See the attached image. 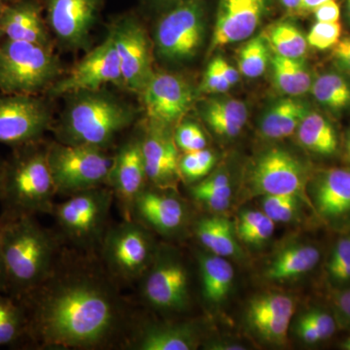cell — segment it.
Masks as SVG:
<instances>
[{
	"label": "cell",
	"mask_w": 350,
	"mask_h": 350,
	"mask_svg": "<svg viewBox=\"0 0 350 350\" xmlns=\"http://www.w3.org/2000/svg\"><path fill=\"white\" fill-rule=\"evenodd\" d=\"M113 199L110 189H91L69 196L52 213L68 241L82 250H92L103 243Z\"/></svg>",
	"instance_id": "cell-7"
},
{
	"label": "cell",
	"mask_w": 350,
	"mask_h": 350,
	"mask_svg": "<svg viewBox=\"0 0 350 350\" xmlns=\"http://www.w3.org/2000/svg\"><path fill=\"white\" fill-rule=\"evenodd\" d=\"M46 22L57 41L69 50L84 49L105 0H40Z\"/></svg>",
	"instance_id": "cell-13"
},
{
	"label": "cell",
	"mask_w": 350,
	"mask_h": 350,
	"mask_svg": "<svg viewBox=\"0 0 350 350\" xmlns=\"http://www.w3.org/2000/svg\"><path fill=\"white\" fill-rule=\"evenodd\" d=\"M216 62H217L219 68L222 71L223 75L225 76L226 80L228 83L231 85V87H234V85L238 84L239 81V71L238 69L232 66L231 64L228 63L226 59L223 57H215Z\"/></svg>",
	"instance_id": "cell-49"
},
{
	"label": "cell",
	"mask_w": 350,
	"mask_h": 350,
	"mask_svg": "<svg viewBox=\"0 0 350 350\" xmlns=\"http://www.w3.org/2000/svg\"><path fill=\"white\" fill-rule=\"evenodd\" d=\"M108 84L125 89L118 54L110 36L90 51L63 79L57 80L47 93L51 96H69L80 92L100 91Z\"/></svg>",
	"instance_id": "cell-12"
},
{
	"label": "cell",
	"mask_w": 350,
	"mask_h": 350,
	"mask_svg": "<svg viewBox=\"0 0 350 350\" xmlns=\"http://www.w3.org/2000/svg\"><path fill=\"white\" fill-rule=\"evenodd\" d=\"M297 196H265L262 211L273 222L289 223L300 213L301 200Z\"/></svg>",
	"instance_id": "cell-39"
},
{
	"label": "cell",
	"mask_w": 350,
	"mask_h": 350,
	"mask_svg": "<svg viewBox=\"0 0 350 350\" xmlns=\"http://www.w3.org/2000/svg\"><path fill=\"white\" fill-rule=\"evenodd\" d=\"M331 57L338 70L350 79V36L340 38L332 48Z\"/></svg>",
	"instance_id": "cell-45"
},
{
	"label": "cell",
	"mask_w": 350,
	"mask_h": 350,
	"mask_svg": "<svg viewBox=\"0 0 350 350\" xmlns=\"http://www.w3.org/2000/svg\"><path fill=\"white\" fill-rule=\"evenodd\" d=\"M271 8V0H219L208 54L252 38Z\"/></svg>",
	"instance_id": "cell-17"
},
{
	"label": "cell",
	"mask_w": 350,
	"mask_h": 350,
	"mask_svg": "<svg viewBox=\"0 0 350 350\" xmlns=\"http://www.w3.org/2000/svg\"><path fill=\"white\" fill-rule=\"evenodd\" d=\"M273 54L288 59H304L308 52L306 36L289 21L269 25L262 33Z\"/></svg>",
	"instance_id": "cell-33"
},
{
	"label": "cell",
	"mask_w": 350,
	"mask_h": 350,
	"mask_svg": "<svg viewBox=\"0 0 350 350\" xmlns=\"http://www.w3.org/2000/svg\"><path fill=\"white\" fill-rule=\"evenodd\" d=\"M312 14L317 22L336 23L340 21V9L336 0H330L317 7Z\"/></svg>",
	"instance_id": "cell-46"
},
{
	"label": "cell",
	"mask_w": 350,
	"mask_h": 350,
	"mask_svg": "<svg viewBox=\"0 0 350 350\" xmlns=\"http://www.w3.org/2000/svg\"><path fill=\"white\" fill-rule=\"evenodd\" d=\"M199 342L197 331L190 324L146 327L138 336L135 349L191 350Z\"/></svg>",
	"instance_id": "cell-27"
},
{
	"label": "cell",
	"mask_w": 350,
	"mask_h": 350,
	"mask_svg": "<svg viewBox=\"0 0 350 350\" xmlns=\"http://www.w3.org/2000/svg\"><path fill=\"white\" fill-rule=\"evenodd\" d=\"M147 123L172 128L195 103L194 88L183 77L172 73H154L140 94Z\"/></svg>",
	"instance_id": "cell-15"
},
{
	"label": "cell",
	"mask_w": 350,
	"mask_h": 350,
	"mask_svg": "<svg viewBox=\"0 0 350 350\" xmlns=\"http://www.w3.org/2000/svg\"><path fill=\"white\" fill-rule=\"evenodd\" d=\"M310 110L306 103L293 96L275 101L262 115L260 133L265 138L273 140L291 137Z\"/></svg>",
	"instance_id": "cell-25"
},
{
	"label": "cell",
	"mask_w": 350,
	"mask_h": 350,
	"mask_svg": "<svg viewBox=\"0 0 350 350\" xmlns=\"http://www.w3.org/2000/svg\"><path fill=\"white\" fill-rule=\"evenodd\" d=\"M330 0H301V5L299 15L306 16L312 14L313 11L321 4L325 3Z\"/></svg>",
	"instance_id": "cell-51"
},
{
	"label": "cell",
	"mask_w": 350,
	"mask_h": 350,
	"mask_svg": "<svg viewBox=\"0 0 350 350\" xmlns=\"http://www.w3.org/2000/svg\"><path fill=\"white\" fill-rule=\"evenodd\" d=\"M0 219L7 293L20 301L51 275L57 261V246L34 216Z\"/></svg>",
	"instance_id": "cell-2"
},
{
	"label": "cell",
	"mask_w": 350,
	"mask_h": 350,
	"mask_svg": "<svg viewBox=\"0 0 350 350\" xmlns=\"http://www.w3.org/2000/svg\"><path fill=\"white\" fill-rule=\"evenodd\" d=\"M174 137L177 147L184 153L206 148L207 142L204 131L193 122H182L177 125Z\"/></svg>",
	"instance_id": "cell-40"
},
{
	"label": "cell",
	"mask_w": 350,
	"mask_h": 350,
	"mask_svg": "<svg viewBox=\"0 0 350 350\" xmlns=\"http://www.w3.org/2000/svg\"><path fill=\"white\" fill-rule=\"evenodd\" d=\"M64 112L59 137L63 144L105 149L135 120V110L103 92H80Z\"/></svg>",
	"instance_id": "cell-4"
},
{
	"label": "cell",
	"mask_w": 350,
	"mask_h": 350,
	"mask_svg": "<svg viewBox=\"0 0 350 350\" xmlns=\"http://www.w3.org/2000/svg\"><path fill=\"white\" fill-rule=\"evenodd\" d=\"M306 169L293 154L282 148L269 149L258 157L250 174V185L254 194L297 196L304 194Z\"/></svg>",
	"instance_id": "cell-14"
},
{
	"label": "cell",
	"mask_w": 350,
	"mask_h": 350,
	"mask_svg": "<svg viewBox=\"0 0 350 350\" xmlns=\"http://www.w3.org/2000/svg\"><path fill=\"white\" fill-rule=\"evenodd\" d=\"M345 158L347 163H350V129L345 135Z\"/></svg>",
	"instance_id": "cell-54"
},
{
	"label": "cell",
	"mask_w": 350,
	"mask_h": 350,
	"mask_svg": "<svg viewBox=\"0 0 350 350\" xmlns=\"http://www.w3.org/2000/svg\"><path fill=\"white\" fill-rule=\"evenodd\" d=\"M195 232L200 243L214 255L227 258L241 254L238 237L228 219L217 216L200 219L196 225Z\"/></svg>",
	"instance_id": "cell-30"
},
{
	"label": "cell",
	"mask_w": 350,
	"mask_h": 350,
	"mask_svg": "<svg viewBox=\"0 0 350 350\" xmlns=\"http://www.w3.org/2000/svg\"><path fill=\"white\" fill-rule=\"evenodd\" d=\"M0 293V347L14 345L25 337L27 317L24 306L12 297Z\"/></svg>",
	"instance_id": "cell-35"
},
{
	"label": "cell",
	"mask_w": 350,
	"mask_h": 350,
	"mask_svg": "<svg viewBox=\"0 0 350 350\" xmlns=\"http://www.w3.org/2000/svg\"><path fill=\"white\" fill-rule=\"evenodd\" d=\"M57 261L51 275L20 300L27 317L25 338L39 349H93L108 344L125 320L116 288L91 264Z\"/></svg>",
	"instance_id": "cell-1"
},
{
	"label": "cell",
	"mask_w": 350,
	"mask_h": 350,
	"mask_svg": "<svg viewBox=\"0 0 350 350\" xmlns=\"http://www.w3.org/2000/svg\"><path fill=\"white\" fill-rule=\"evenodd\" d=\"M328 273L337 282L350 280V239H342L334 248L328 264Z\"/></svg>",
	"instance_id": "cell-42"
},
{
	"label": "cell",
	"mask_w": 350,
	"mask_h": 350,
	"mask_svg": "<svg viewBox=\"0 0 350 350\" xmlns=\"http://www.w3.org/2000/svg\"><path fill=\"white\" fill-rule=\"evenodd\" d=\"M13 0H0V16L5 10L7 6L12 2Z\"/></svg>",
	"instance_id": "cell-56"
},
{
	"label": "cell",
	"mask_w": 350,
	"mask_h": 350,
	"mask_svg": "<svg viewBox=\"0 0 350 350\" xmlns=\"http://www.w3.org/2000/svg\"><path fill=\"white\" fill-rule=\"evenodd\" d=\"M335 305L338 314L350 325V288L336 295Z\"/></svg>",
	"instance_id": "cell-47"
},
{
	"label": "cell",
	"mask_w": 350,
	"mask_h": 350,
	"mask_svg": "<svg viewBox=\"0 0 350 350\" xmlns=\"http://www.w3.org/2000/svg\"><path fill=\"white\" fill-rule=\"evenodd\" d=\"M280 1L282 2V6L284 7L287 12L294 14V15H299L301 0H280Z\"/></svg>",
	"instance_id": "cell-52"
},
{
	"label": "cell",
	"mask_w": 350,
	"mask_h": 350,
	"mask_svg": "<svg viewBox=\"0 0 350 350\" xmlns=\"http://www.w3.org/2000/svg\"><path fill=\"white\" fill-rule=\"evenodd\" d=\"M111 36L125 89L142 94L154 75L152 45L146 29L133 13L117 18L110 25Z\"/></svg>",
	"instance_id": "cell-10"
},
{
	"label": "cell",
	"mask_w": 350,
	"mask_h": 350,
	"mask_svg": "<svg viewBox=\"0 0 350 350\" xmlns=\"http://www.w3.org/2000/svg\"><path fill=\"white\" fill-rule=\"evenodd\" d=\"M297 331H298L299 337L308 344H317L323 340L319 331L303 319L299 320Z\"/></svg>",
	"instance_id": "cell-48"
},
{
	"label": "cell",
	"mask_w": 350,
	"mask_h": 350,
	"mask_svg": "<svg viewBox=\"0 0 350 350\" xmlns=\"http://www.w3.org/2000/svg\"><path fill=\"white\" fill-rule=\"evenodd\" d=\"M56 186L47 160V147L36 144L15 147L4 165L0 202L2 218L52 214Z\"/></svg>",
	"instance_id": "cell-3"
},
{
	"label": "cell",
	"mask_w": 350,
	"mask_h": 350,
	"mask_svg": "<svg viewBox=\"0 0 350 350\" xmlns=\"http://www.w3.org/2000/svg\"><path fill=\"white\" fill-rule=\"evenodd\" d=\"M275 223L264 211H243L237 223V237L243 243L260 245L271 238L275 232Z\"/></svg>",
	"instance_id": "cell-37"
},
{
	"label": "cell",
	"mask_w": 350,
	"mask_h": 350,
	"mask_svg": "<svg viewBox=\"0 0 350 350\" xmlns=\"http://www.w3.org/2000/svg\"><path fill=\"white\" fill-rule=\"evenodd\" d=\"M231 88V85L226 80L225 76L219 68L217 62L213 59L207 66L200 91L206 94H225Z\"/></svg>",
	"instance_id": "cell-43"
},
{
	"label": "cell",
	"mask_w": 350,
	"mask_h": 350,
	"mask_svg": "<svg viewBox=\"0 0 350 350\" xmlns=\"http://www.w3.org/2000/svg\"><path fill=\"white\" fill-rule=\"evenodd\" d=\"M215 162L213 152L206 148L184 153L179 159L181 178L187 182L199 181L211 172Z\"/></svg>",
	"instance_id": "cell-38"
},
{
	"label": "cell",
	"mask_w": 350,
	"mask_h": 350,
	"mask_svg": "<svg viewBox=\"0 0 350 350\" xmlns=\"http://www.w3.org/2000/svg\"><path fill=\"white\" fill-rule=\"evenodd\" d=\"M269 64L275 87L282 94L296 98L310 92L313 79L304 59H288L273 53Z\"/></svg>",
	"instance_id": "cell-31"
},
{
	"label": "cell",
	"mask_w": 350,
	"mask_h": 350,
	"mask_svg": "<svg viewBox=\"0 0 350 350\" xmlns=\"http://www.w3.org/2000/svg\"><path fill=\"white\" fill-rule=\"evenodd\" d=\"M4 165H5V161L0 159V197L2 193V184H3Z\"/></svg>",
	"instance_id": "cell-55"
},
{
	"label": "cell",
	"mask_w": 350,
	"mask_h": 350,
	"mask_svg": "<svg viewBox=\"0 0 350 350\" xmlns=\"http://www.w3.org/2000/svg\"><path fill=\"white\" fill-rule=\"evenodd\" d=\"M206 34V0H183L158 21L155 44L159 56L184 63L197 56Z\"/></svg>",
	"instance_id": "cell-8"
},
{
	"label": "cell",
	"mask_w": 350,
	"mask_h": 350,
	"mask_svg": "<svg viewBox=\"0 0 350 350\" xmlns=\"http://www.w3.org/2000/svg\"><path fill=\"white\" fill-rule=\"evenodd\" d=\"M193 199L215 213L229 208L232 199V186L229 176L216 172L190 189Z\"/></svg>",
	"instance_id": "cell-34"
},
{
	"label": "cell",
	"mask_w": 350,
	"mask_h": 350,
	"mask_svg": "<svg viewBox=\"0 0 350 350\" xmlns=\"http://www.w3.org/2000/svg\"><path fill=\"white\" fill-rule=\"evenodd\" d=\"M200 278L204 298L211 304H220L231 291L234 278V268L225 257L200 255Z\"/></svg>",
	"instance_id": "cell-29"
},
{
	"label": "cell",
	"mask_w": 350,
	"mask_h": 350,
	"mask_svg": "<svg viewBox=\"0 0 350 350\" xmlns=\"http://www.w3.org/2000/svg\"><path fill=\"white\" fill-rule=\"evenodd\" d=\"M147 1L151 2L154 5L167 8V9L172 8V6L176 5L183 0H147Z\"/></svg>",
	"instance_id": "cell-53"
},
{
	"label": "cell",
	"mask_w": 350,
	"mask_h": 350,
	"mask_svg": "<svg viewBox=\"0 0 350 350\" xmlns=\"http://www.w3.org/2000/svg\"><path fill=\"white\" fill-rule=\"evenodd\" d=\"M146 126L142 146L147 180L163 190L175 188L181 175L179 149L174 135L169 128L148 123Z\"/></svg>",
	"instance_id": "cell-18"
},
{
	"label": "cell",
	"mask_w": 350,
	"mask_h": 350,
	"mask_svg": "<svg viewBox=\"0 0 350 350\" xmlns=\"http://www.w3.org/2000/svg\"><path fill=\"white\" fill-rule=\"evenodd\" d=\"M146 180L142 139L131 138L114 157L108 180L125 220L133 219V202L144 190Z\"/></svg>",
	"instance_id": "cell-19"
},
{
	"label": "cell",
	"mask_w": 350,
	"mask_h": 350,
	"mask_svg": "<svg viewBox=\"0 0 350 350\" xmlns=\"http://www.w3.org/2000/svg\"><path fill=\"white\" fill-rule=\"evenodd\" d=\"M295 312L291 297L280 293L259 295L246 310L248 323L258 335L271 344L287 342L290 322Z\"/></svg>",
	"instance_id": "cell-20"
},
{
	"label": "cell",
	"mask_w": 350,
	"mask_h": 350,
	"mask_svg": "<svg viewBox=\"0 0 350 350\" xmlns=\"http://www.w3.org/2000/svg\"><path fill=\"white\" fill-rule=\"evenodd\" d=\"M186 214L185 206L178 198L147 189L137 196L131 209V218L163 234L180 231L186 222Z\"/></svg>",
	"instance_id": "cell-22"
},
{
	"label": "cell",
	"mask_w": 350,
	"mask_h": 350,
	"mask_svg": "<svg viewBox=\"0 0 350 350\" xmlns=\"http://www.w3.org/2000/svg\"><path fill=\"white\" fill-rule=\"evenodd\" d=\"M142 295L147 303L162 310H181L189 301L188 273L178 258L163 253L145 273Z\"/></svg>",
	"instance_id": "cell-16"
},
{
	"label": "cell",
	"mask_w": 350,
	"mask_h": 350,
	"mask_svg": "<svg viewBox=\"0 0 350 350\" xmlns=\"http://www.w3.org/2000/svg\"><path fill=\"white\" fill-rule=\"evenodd\" d=\"M61 75L53 51L25 41L4 38L0 43V92L38 96Z\"/></svg>",
	"instance_id": "cell-5"
},
{
	"label": "cell",
	"mask_w": 350,
	"mask_h": 350,
	"mask_svg": "<svg viewBox=\"0 0 350 350\" xmlns=\"http://www.w3.org/2000/svg\"><path fill=\"white\" fill-rule=\"evenodd\" d=\"M2 221L0 219V293H7V275L1 246Z\"/></svg>",
	"instance_id": "cell-50"
},
{
	"label": "cell",
	"mask_w": 350,
	"mask_h": 350,
	"mask_svg": "<svg viewBox=\"0 0 350 350\" xmlns=\"http://www.w3.org/2000/svg\"><path fill=\"white\" fill-rule=\"evenodd\" d=\"M342 347H344L345 349L350 350V337L347 338V340H345V342Z\"/></svg>",
	"instance_id": "cell-58"
},
{
	"label": "cell",
	"mask_w": 350,
	"mask_h": 350,
	"mask_svg": "<svg viewBox=\"0 0 350 350\" xmlns=\"http://www.w3.org/2000/svg\"><path fill=\"white\" fill-rule=\"evenodd\" d=\"M271 56L268 43L262 34L250 38L239 48L237 56L239 71L245 77H260L266 72Z\"/></svg>",
	"instance_id": "cell-36"
},
{
	"label": "cell",
	"mask_w": 350,
	"mask_h": 350,
	"mask_svg": "<svg viewBox=\"0 0 350 350\" xmlns=\"http://www.w3.org/2000/svg\"><path fill=\"white\" fill-rule=\"evenodd\" d=\"M320 251L310 244H295L280 251L266 271L271 280H294L312 271L319 264Z\"/></svg>",
	"instance_id": "cell-26"
},
{
	"label": "cell",
	"mask_w": 350,
	"mask_h": 350,
	"mask_svg": "<svg viewBox=\"0 0 350 350\" xmlns=\"http://www.w3.org/2000/svg\"><path fill=\"white\" fill-rule=\"evenodd\" d=\"M296 131L299 142L306 150L320 156H332L338 150L335 126L321 113L310 110Z\"/></svg>",
	"instance_id": "cell-28"
},
{
	"label": "cell",
	"mask_w": 350,
	"mask_h": 350,
	"mask_svg": "<svg viewBox=\"0 0 350 350\" xmlns=\"http://www.w3.org/2000/svg\"><path fill=\"white\" fill-rule=\"evenodd\" d=\"M310 92L329 111L340 113L350 108V79L340 71H327L317 76Z\"/></svg>",
	"instance_id": "cell-32"
},
{
	"label": "cell",
	"mask_w": 350,
	"mask_h": 350,
	"mask_svg": "<svg viewBox=\"0 0 350 350\" xmlns=\"http://www.w3.org/2000/svg\"><path fill=\"white\" fill-rule=\"evenodd\" d=\"M4 38H5V36H4V32L0 29V43H1V41L3 40Z\"/></svg>",
	"instance_id": "cell-59"
},
{
	"label": "cell",
	"mask_w": 350,
	"mask_h": 350,
	"mask_svg": "<svg viewBox=\"0 0 350 350\" xmlns=\"http://www.w3.org/2000/svg\"><path fill=\"white\" fill-rule=\"evenodd\" d=\"M313 202L327 220L350 213V170L331 169L317 175L312 187Z\"/></svg>",
	"instance_id": "cell-23"
},
{
	"label": "cell",
	"mask_w": 350,
	"mask_h": 350,
	"mask_svg": "<svg viewBox=\"0 0 350 350\" xmlns=\"http://www.w3.org/2000/svg\"><path fill=\"white\" fill-rule=\"evenodd\" d=\"M100 247L108 273L125 282L144 276L153 262L150 236L133 219L107 230Z\"/></svg>",
	"instance_id": "cell-9"
},
{
	"label": "cell",
	"mask_w": 350,
	"mask_h": 350,
	"mask_svg": "<svg viewBox=\"0 0 350 350\" xmlns=\"http://www.w3.org/2000/svg\"><path fill=\"white\" fill-rule=\"evenodd\" d=\"M40 0H13L0 16L6 38L36 44L52 50V38Z\"/></svg>",
	"instance_id": "cell-21"
},
{
	"label": "cell",
	"mask_w": 350,
	"mask_h": 350,
	"mask_svg": "<svg viewBox=\"0 0 350 350\" xmlns=\"http://www.w3.org/2000/svg\"><path fill=\"white\" fill-rule=\"evenodd\" d=\"M345 9H347V19H349L350 22V0H347V6H345Z\"/></svg>",
	"instance_id": "cell-57"
},
{
	"label": "cell",
	"mask_w": 350,
	"mask_h": 350,
	"mask_svg": "<svg viewBox=\"0 0 350 350\" xmlns=\"http://www.w3.org/2000/svg\"><path fill=\"white\" fill-rule=\"evenodd\" d=\"M200 114L216 135L225 138L238 137L248 118L246 105L232 98H213L204 101Z\"/></svg>",
	"instance_id": "cell-24"
},
{
	"label": "cell",
	"mask_w": 350,
	"mask_h": 350,
	"mask_svg": "<svg viewBox=\"0 0 350 350\" xmlns=\"http://www.w3.org/2000/svg\"><path fill=\"white\" fill-rule=\"evenodd\" d=\"M301 319L314 327L321 335L323 340L332 337L336 332L335 320L329 313L322 312V310H312V312H306L301 317Z\"/></svg>",
	"instance_id": "cell-44"
},
{
	"label": "cell",
	"mask_w": 350,
	"mask_h": 350,
	"mask_svg": "<svg viewBox=\"0 0 350 350\" xmlns=\"http://www.w3.org/2000/svg\"><path fill=\"white\" fill-rule=\"evenodd\" d=\"M51 120L49 107L38 96L0 92V144L15 148L40 142Z\"/></svg>",
	"instance_id": "cell-11"
},
{
	"label": "cell",
	"mask_w": 350,
	"mask_h": 350,
	"mask_svg": "<svg viewBox=\"0 0 350 350\" xmlns=\"http://www.w3.org/2000/svg\"><path fill=\"white\" fill-rule=\"evenodd\" d=\"M342 36V25L340 22H317L312 25L308 36V45L319 50L332 49Z\"/></svg>",
	"instance_id": "cell-41"
},
{
	"label": "cell",
	"mask_w": 350,
	"mask_h": 350,
	"mask_svg": "<svg viewBox=\"0 0 350 350\" xmlns=\"http://www.w3.org/2000/svg\"><path fill=\"white\" fill-rule=\"evenodd\" d=\"M47 160L57 193L69 197L108 184L114 158L98 147L61 142L47 147Z\"/></svg>",
	"instance_id": "cell-6"
}]
</instances>
